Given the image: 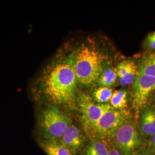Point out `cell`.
<instances>
[{"label":"cell","mask_w":155,"mask_h":155,"mask_svg":"<svg viewBox=\"0 0 155 155\" xmlns=\"http://www.w3.org/2000/svg\"><path fill=\"white\" fill-rule=\"evenodd\" d=\"M77 83L69 57L60 58L45 69L36 90L54 105L72 107L76 103Z\"/></svg>","instance_id":"obj_1"},{"label":"cell","mask_w":155,"mask_h":155,"mask_svg":"<svg viewBox=\"0 0 155 155\" xmlns=\"http://www.w3.org/2000/svg\"><path fill=\"white\" fill-rule=\"evenodd\" d=\"M72 63L78 83L89 86L97 82L104 70V58L97 50L81 45L68 56Z\"/></svg>","instance_id":"obj_2"},{"label":"cell","mask_w":155,"mask_h":155,"mask_svg":"<svg viewBox=\"0 0 155 155\" xmlns=\"http://www.w3.org/2000/svg\"><path fill=\"white\" fill-rule=\"evenodd\" d=\"M71 124L69 117L54 105L45 107L40 117V132L45 140H59Z\"/></svg>","instance_id":"obj_3"},{"label":"cell","mask_w":155,"mask_h":155,"mask_svg":"<svg viewBox=\"0 0 155 155\" xmlns=\"http://www.w3.org/2000/svg\"><path fill=\"white\" fill-rule=\"evenodd\" d=\"M127 121V115L124 110L111 108L90 131L100 139L113 137L117 130Z\"/></svg>","instance_id":"obj_4"},{"label":"cell","mask_w":155,"mask_h":155,"mask_svg":"<svg viewBox=\"0 0 155 155\" xmlns=\"http://www.w3.org/2000/svg\"><path fill=\"white\" fill-rule=\"evenodd\" d=\"M78 103L83 125L89 132L111 108L109 104L94 103L90 97L85 94L79 97Z\"/></svg>","instance_id":"obj_5"},{"label":"cell","mask_w":155,"mask_h":155,"mask_svg":"<svg viewBox=\"0 0 155 155\" xmlns=\"http://www.w3.org/2000/svg\"><path fill=\"white\" fill-rule=\"evenodd\" d=\"M113 137L117 148L123 155H134L140 145L138 131L134 125L129 121L117 130Z\"/></svg>","instance_id":"obj_6"},{"label":"cell","mask_w":155,"mask_h":155,"mask_svg":"<svg viewBox=\"0 0 155 155\" xmlns=\"http://www.w3.org/2000/svg\"><path fill=\"white\" fill-rule=\"evenodd\" d=\"M155 89V78L138 72L133 83L132 105L138 114L145 105L150 94Z\"/></svg>","instance_id":"obj_7"},{"label":"cell","mask_w":155,"mask_h":155,"mask_svg":"<svg viewBox=\"0 0 155 155\" xmlns=\"http://www.w3.org/2000/svg\"><path fill=\"white\" fill-rule=\"evenodd\" d=\"M59 140L61 144L70 150L74 155L82 148L84 140L80 129L72 124Z\"/></svg>","instance_id":"obj_8"},{"label":"cell","mask_w":155,"mask_h":155,"mask_svg":"<svg viewBox=\"0 0 155 155\" xmlns=\"http://www.w3.org/2000/svg\"><path fill=\"white\" fill-rule=\"evenodd\" d=\"M116 70L120 83L122 86L133 84L138 73L135 63L129 60L121 62Z\"/></svg>","instance_id":"obj_9"},{"label":"cell","mask_w":155,"mask_h":155,"mask_svg":"<svg viewBox=\"0 0 155 155\" xmlns=\"http://www.w3.org/2000/svg\"><path fill=\"white\" fill-rule=\"evenodd\" d=\"M140 127L141 131L148 136L155 134V110L148 109L144 111L141 117Z\"/></svg>","instance_id":"obj_10"},{"label":"cell","mask_w":155,"mask_h":155,"mask_svg":"<svg viewBox=\"0 0 155 155\" xmlns=\"http://www.w3.org/2000/svg\"><path fill=\"white\" fill-rule=\"evenodd\" d=\"M40 146L47 155H73L72 152L59 141L43 140Z\"/></svg>","instance_id":"obj_11"},{"label":"cell","mask_w":155,"mask_h":155,"mask_svg":"<svg viewBox=\"0 0 155 155\" xmlns=\"http://www.w3.org/2000/svg\"><path fill=\"white\" fill-rule=\"evenodd\" d=\"M138 72L155 78V53L144 57L140 63Z\"/></svg>","instance_id":"obj_12"},{"label":"cell","mask_w":155,"mask_h":155,"mask_svg":"<svg viewBox=\"0 0 155 155\" xmlns=\"http://www.w3.org/2000/svg\"><path fill=\"white\" fill-rule=\"evenodd\" d=\"M111 107L116 110H123L127 106V93L124 90H117L110 100Z\"/></svg>","instance_id":"obj_13"},{"label":"cell","mask_w":155,"mask_h":155,"mask_svg":"<svg viewBox=\"0 0 155 155\" xmlns=\"http://www.w3.org/2000/svg\"><path fill=\"white\" fill-rule=\"evenodd\" d=\"M110 150L101 140L95 139L89 144L85 155H109Z\"/></svg>","instance_id":"obj_14"},{"label":"cell","mask_w":155,"mask_h":155,"mask_svg":"<svg viewBox=\"0 0 155 155\" xmlns=\"http://www.w3.org/2000/svg\"><path fill=\"white\" fill-rule=\"evenodd\" d=\"M117 78L116 70L112 68H104L97 81L102 87H109L116 83Z\"/></svg>","instance_id":"obj_15"},{"label":"cell","mask_w":155,"mask_h":155,"mask_svg":"<svg viewBox=\"0 0 155 155\" xmlns=\"http://www.w3.org/2000/svg\"><path fill=\"white\" fill-rule=\"evenodd\" d=\"M113 94V91L109 87H101L95 89L93 93L94 100L99 104H106L111 100Z\"/></svg>","instance_id":"obj_16"},{"label":"cell","mask_w":155,"mask_h":155,"mask_svg":"<svg viewBox=\"0 0 155 155\" xmlns=\"http://www.w3.org/2000/svg\"><path fill=\"white\" fill-rule=\"evenodd\" d=\"M147 45L151 50H155V31L150 33L147 38Z\"/></svg>","instance_id":"obj_17"},{"label":"cell","mask_w":155,"mask_h":155,"mask_svg":"<svg viewBox=\"0 0 155 155\" xmlns=\"http://www.w3.org/2000/svg\"><path fill=\"white\" fill-rule=\"evenodd\" d=\"M109 155H123L122 153L116 148H113L111 149H110Z\"/></svg>","instance_id":"obj_18"},{"label":"cell","mask_w":155,"mask_h":155,"mask_svg":"<svg viewBox=\"0 0 155 155\" xmlns=\"http://www.w3.org/2000/svg\"><path fill=\"white\" fill-rule=\"evenodd\" d=\"M152 147L153 148V149L155 150V134L154 136H152Z\"/></svg>","instance_id":"obj_19"},{"label":"cell","mask_w":155,"mask_h":155,"mask_svg":"<svg viewBox=\"0 0 155 155\" xmlns=\"http://www.w3.org/2000/svg\"><path fill=\"white\" fill-rule=\"evenodd\" d=\"M148 155V154H145V153H143V154H140V155Z\"/></svg>","instance_id":"obj_20"}]
</instances>
